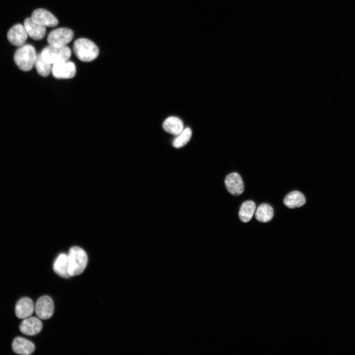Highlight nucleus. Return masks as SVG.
I'll return each instance as SVG.
<instances>
[{
  "instance_id": "dca6fc26",
  "label": "nucleus",
  "mask_w": 355,
  "mask_h": 355,
  "mask_svg": "<svg viewBox=\"0 0 355 355\" xmlns=\"http://www.w3.org/2000/svg\"><path fill=\"white\" fill-rule=\"evenodd\" d=\"M69 261L68 254L61 253L55 260L53 264V270L59 276L68 278L70 275L68 272Z\"/></svg>"
},
{
  "instance_id": "412c9836",
  "label": "nucleus",
  "mask_w": 355,
  "mask_h": 355,
  "mask_svg": "<svg viewBox=\"0 0 355 355\" xmlns=\"http://www.w3.org/2000/svg\"><path fill=\"white\" fill-rule=\"evenodd\" d=\"M192 131L190 128L183 129L182 131L177 135L174 140L173 145L175 147L180 148L185 145L190 140Z\"/></svg>"
},
{
  "instance_id": "9b49d317",
  "label": "nucleus",
  "mask_w": 355,
  "mask_h": 355,
  "mask_svg": "<svg viewBox=\"0 0 355 355\" xmlns=\"http://www.w3.org/2000/svg\"><path fill=\"white\" fill-rule=\"evenodd\" d=\"M42 328V323L39 318L32 317L25 319L19 326L20 331L28 336H34L39 333Z\"/></svg>"
},
{
  "instance_id": "a211bd4d",
  "label": "nucleus",
  "mask_w": 355,
  "mask_h": 355,
  "mask_svg": "<svg viewBox=\"0 0 355 355\" xmlns=\"http://www.w3.org/2000/svg\"><path fill=\"white\" fill-rule=\"evenodd\" d=\"M274 215L272 207L268 204L263 203L257 208L255 213V217L259 221L267 222L270 221Z\"/></svg>"
},
{
  "instance_id": "4468645a",
  "label": "nucleus",
  "mask_w": 355,
  "mask_h": 355,
  "mask_svg": "<svg viewBox=\"0 0 355 355\" xmlns=\"http://www.w3.org/2000/svg\"><path fill=\"white\" fill-rule=\"evenodd\" d=\"M12 348L14 353L22 355L32 354L35 349V346L32 342L21 337H16L13 340Z\"/></svg>"
},
{
  "instance_id": "6e6552de",
  "label": "nucleus",
  "mask_w": 355,
  "mask_h": 355,
  "mask_svg": "<svg viewBox=\"0 0 355 355\" xmlns=\"http://www.w3.org/2000/svg\"><path fill=\"white\" fill-rule=\"evenodd\" d=\"M32 19L37 24L46 27H55L58 25L56 17L49 11L38 8L35 10L31 15Z\"/></svg>"
},
{
  "instance_id": "7ed1b4c3",
  "label": "nucleus",
  "mask_w": 355,
  "mask_h": 355,
  "mask_svg": "<svg viewBox=\"0 0 355 355\" xmlns=\"http://www.w3.org/2000/svg\"><path fill=\"white\" fill-rule=\"evenodd\" d=\"M37 55L35 48L30 44L20 46L15 52L14 60L17 67L23 71L31 70L34 66Z\"/></svg>"
},
{
  "instance_id": "39448f33",
  "label": "nucleus",
  "mask_w": 355,
  "mask_h": 355,
  "mask_svg": "<svg viewBox=\"0 0 355 355\" xmlns=\"http://www.w3.org/2000/svg\"><path fill=\"white\" fill-rule=\"evenodd\" d=\"M73 37V31L68 28H60L52 31L48 35L47 41L49 45L66 46Z\"/></svg>"
},
{
  "instance_id": "9d476101",
  "label": "nucleus",
  "mask_w": 355,
  "mask_h": 355,
  "mask_svg": "<svg viewBox=\"0 0 355 355\" xmlns=\"http://www.w3.org/2000/svg\"><path fill=\"white\" fill-rule=\"evenodd\" d=\"M28 34L24 25L18 24L14 25L8 31L7 37L12 44L21 46L27 40Z\"/></svg>"
},
{
  "instance_id": "ddd939ff",
  "label": "nucleus",
  "mask_w": 355,
  "mask_h": 355,
  "mask_svg": "<svg viewBox=\"0 0 355 355\" xmlns=\"http://www.w3.org/2000/svg\"><path fill=\"white\" fill-rule=\"evenodd\" d=\"M24 26L28 36L33 39L40 40L45 35V27L34 22L31 18L25 19L24 22Z\"/></svg>"
},
{
  "instance_id": "f3484780",
  "label": "nucleus",
  "mask_w": 355,
  "mask_h": 355,
  "mask_svg": "<svg viewBox=\"0 0 355 355\" xmlns=\"http://www.w3.org/2000/svg\"><path fill=\"white\" fill-rule=\"evenodd\" d=\"M163 128L166 132L177 136L183 130V124L179 118L170 116L164 121Z\"/></svg>"
},
{
  "instance_id": "f03ea898",
  "label": "nucleus",
  "mask_w": 355,
  "mask_h": 355,
  "mask_svg": "<svg viewBox=\"0 0 355 355\" xmlns=\"http://www.w3.org/2000/svg\"><path fill=\"white\" fill-rule=\"evenodd\" d=\"M73 49L77 58L84 62L95 60L99 53L97 46L93 41L85 38L76 39L74 42Z\"/></svg>"
},
{
  "instance_id": "423d86ee",
  "label": "nucleus",
  "mask_w": 355,
  "mask_h": 355,
  "mask_svg": "<svg viewBox=\"0 0 355 355\" xmlns=\"http://www.w3.org/2000/svg\"><path fill=\"white\" fill-rule=\"evenodd\" d=\"M54 308V302L51 298L47 295L40 297L35 306L36 316L42 320L50 318L53 315Z\"/></svg>"
},
{
  "instance_id": "2eb2a0df",
  "label": "nucleus",
  "mask_w": 355,
  "mask_h": 355,
  "mask_svg": "<svg viewBox=\"0 0 355 355\" xmlns=\"http://www.w3.org/2000/svg\"><path fill=\"white\" fill-rule=\"evenodd\" d=\"M305 202L306 199L304 195L297 190L288 193L284 200V204L291 209L301 207L305 204Z\"/></svg>"
},
{
  "instance_id": "6ab92c4d",
  "label": "nucleus",
  "mask_w": 355,
  "mask_h": 355,
  "mask_svg": "<svg viewBox=\"0 0 355 355\" xmlns=\"http://www.w3.org/2000/svg\"><path fill=\"white\" fill-rule=\"evenodd\" d=\"M256 209L255 203L252 201H247L243 203L239 212V216L244 222H248L252 218Z\"/></svg>"
},
{
  "instance_id": "20e7f679",
  "label": "nucleus",
  "mask_w": 355,
  "mask_h": 355,
  "mask_svg": "<svg viewBox=\"0 0 355 355\" xmlns=\"http://www.w3.org/2000/svg\"><path fill=\"white\" fill-rule=\"evenodd\" d=\"M40 54L44 61L53 65L68 60L71 56V51L67 46L49 45L44 47Z\"/></svg>"
},
{
  "instance_id": "f257e3e1",
  "label": "nucleus",
  "mask_w": 355,
  "mask_h": 355,
  "mask_svg": "<svg viewBox=\"0 0 355 355\" xmlns=\"http://www.w3.org/2000/svg\"><path fill=\"white\" fill-rule=\"evenodd\" d=\"M68 256V272L70 276L81 274L86 268L88 262L85 251L78 247H73L70 249Z\"/></svg>"
},
{
  "instance_id": "aec40b11",
  "label": "nucleus",
  "mask_w": 355,
  "mask_h": 355,
  "mask_svg": "<svg viewBox=\"0 0 355 355\" xmlns=\"http://www.w3.org/2000/svg\"><path fill=\"white\" fill-rule=\"evenodd\" d=\"M34 66L38 73L43 77L47 76L52 71V65L44 61L40 54L37 55Z\"/></svg>"
},
{
  "instance_id": "1a4fd4ad",
  "label": "nucleus",
  "mask_w": 355,
  "mask_h": 355,
  "mask_svg": "<svg viewBox=\"0 0 355 355\" xmlns=\"http://www.w3.org/2000/svg\"><path fill=\"white\" fill-rule=\"evenodd\" d=\"M224 183L228 191L233 195L239 196L244 191L243 179L237 173L233 172L228 175L225 178Z\"/></svg>"
},
{
  "instance_id": "0eeeda50",
  "label": "nucleus",
  "mask_w": 355,
  "mask_h": 355,
  "mask_svg": "<svg viewBox=\"0 0 355 355\" xmlns=\"http://www.w3.org/2000/svg\"><path fill=\"white\" fill-rule=\"evenodd\" d=\"M51 72L57 78H71L75 75L76 67L73 62L68 60L53 65Z\"/></svg>"
},
{
  "instance_id": "f8f14e48",
  "label": "nucleus",
  "mask_w": 355,
  "mask_h": 355,
  "mask_svg": "<svg viewBox=\"0 0 355 355\" xmlns=\"http://www.w3.org/2000/svg\"><path fill=\"white\" fill-rule=\"evenodd\" d=\"M35 310L33 301L28 297L20 298L16 303L15 313L16 317L20 319H25L32 315Z\"/></svg>"
}]
</instances>
